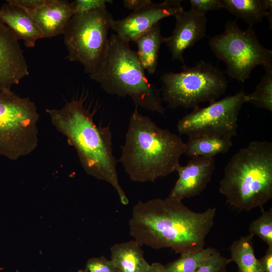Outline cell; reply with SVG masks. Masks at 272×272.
<instances>
[{
    "instance_id": "obj_23",
    "label": "cell",
    "mask_w": 272,
    "mask_h": 272,
    "mask_svg": "<svg viewBox=\"0 0 272 272\" xmlns=\"http://www.w3.org/2000/svg\"><path fill=\"white\" fill-rule=\"evenodd\" d=\"M265 73L255 90L245 95V102L272 111V67L264 69Z\"/></svg>"
},
{
    "instance_id": "obj_12",
    "label": "cell",
    "mask_w": 272,
    "mask_h": 272,
    "mask_svg": "<svg viewBox=\"0 0 272 272\" xmlns=\"http://www.w3.org/2000/svg\"><path fill=\"white\" fill-rule=\"evenodd\" d=\"M29 74L18 39L0 20V91L11 90Z\"/></svg>"
},
{
    "instance_id": "obj_8",
    "label": "cell",
    "mask_w": 272,
    "mask_h": 272,
    "mask_svg": "<svg viewBox=\"0 0 272 272\" xmlns=\"http://www.w3.org/2000/svg\"><path fill=\"white\" fill-rule=\"evenodd\" d=\"M39 118L29 98L0 91V155L16 160L33 152L38 145Z\"/></svg>"
},
{
    "instance_id": "obj_26",
    "label": "cell",
    "mask_w": 272,
    "mask_h": 272,
    "mask_svg": "<svg viewBox=\"0 0 272 272\" xmlns=\"http://www.w3.org/2000/svg\"><path fill=\"white\" fill-rule=\"evenodd\" d=\"M112 2L110 0H75L72 2V4L75 15L106 7L107 4H111Z\"/></svg>"
},
{
    "instance_id": "obj_11",
    "label": "cell",
    "mask_w": 272,
    "mask_h": 272,
    "mask_svg": "<svg viewBox=\"0 0 272 272\" xmlns=\"http://www.w3.org/2000/svg\"><path fill=\"white\" fill-rule=\"evenodd\" d=\"M180 0H166L162 3L149 1L127 17L114 20L111 28L122 40L134 42L142 34L160 21L169 16L175 17L183 9Z\"/></svg>"
},
{
    "instance_id": "obj_28",
    "label": "cell",
    "mask_w": 272,
    "mask_h": 272,
    "mask_svg": "<svg viewBox=\"0 0 272 272\" xmlns=\"http://www.w3.org/2000/svg\"><path fill=\"white\" fill-rule=\"evenodd\" d=\"M190 10L202 15L209 11L223 9L221 0H190Z\"/></svg>"
},
{
    "instance_id": "obj_31",
    "label": "cell",
    "mask_w": 272,
    "mask_h": 272,
    "mask_svg": "<svg viewBox=\"0 0 272 272\" xmlns=\"http://www.w3.org/2000/svg\"><path fill=\"white\" fill-rule=\"evenodd\" d=\"M149 0H124V6L132 12L139 9L147 4Z\"/></svg>"
},
{
    "instance_id": "obj_24",
    "label": "cell",
    "mask_w": 272,
    "mask_h": 272,
    "mask_svg": "<svg viewBox=\"0 0 272 272\" xmlns=\"http://www.w3.org/2000/svg\"><path fill=\"white\" fill-rule=\"evenodd\" d=\"M261 215L250 224L249 234L257 236L269 247H272V209L264 211Z\"/></svg>"
},
{
    "instance_id": "obj_27",
    "label": "cell",
    "mask_w": 272,
    "mask_h": 272,
    "mask_svg": "<svg viewBox=\"0 0 272 272\" xmlns=\"http://www.w3.org/2000/svg\"><path fill=\"white\" fill-rule=\"evenodd\" d=\"M86 269L88 272H118L111 260L104 256L90 258L87 262Z\"/></svg>"
},
{
    "instance_id": "obj_6",
    "label": "cell",
    "mask_w": 272,
    "mask_h": 272,
    "mask_svg": "<svg viewBox=\"0 0 272 272\" xmlns=\"http://www.w3.org/2000/svg\"><path fill=\"white\" fill-rule=\"evenodd\" d=\"M179 73L163 74L162 100L173 109L195 108L202 102H214L224 94L227 81L224 73L200 60L192 67L184 65Z\"/></svg>"
},
{
    "instance_id": "obj_22",
    "label": "cell",
    "mask_w": 272,
    "mask_h": 272,
    "mask_svg": "<svg viewBox=\"0 0 272 272\" xmlns=\"http://www.w3.org/2000/svg\"><path fill=\"white\" fill-rule=\"evenodd\" d=\"M216 249L211 247L180 254V257L164 266L166 272H194Z\"/></svg>"
},
{
    "instance_id": "obj_3",
    "label": "cell",
    "mask_w": 272,
    "mask_h": 272,
    "mask_svg": "<svg viewBox=\"0 0 272 272\" xmlns=\"http://www.w3.org/2000/svg\"><path fill=\"white\" fill-rule=\"evenodd\" d=\"M119 161L130 179L153 182L176 171L185 143L169 129L159 127L136 107L130 116Z\"/></svg>"
},
{
    "instance_id": "obj_10",
    "label": "cell",
    "mask_w": 272,
    "mask_h": 272,
    "mask_svg": "<svg viewBox=\"0 0 272 272\" xmlns=\"http://www.w3.org/2000/svg\"><path fill=\"white\" fill-rule=\"evenodd\" d=\"M245 93L240 91L205 107H197L180 119L177 129L188 137L212 134L232 138L237 134L238 118L245 102Z\"/></svg>"
},
{
    "instance_id": "obj_15",
    "label": "cell",
    "mask_w": 272,
    "mask_h": 272,
    "mask_svg": "<svg viewBox=\"0 0 272 272\" xmlns=\"http://www.w3.org/2000/svg\"><path fill=\"white\" fill-rule=\"evenodd\" d=\"M29 14L44 38L63 34L75 13L72 2L66 0H48L47 3Z\"/></svg>"
},
{
    "instance_id": "obj_25",
    "label": "cell",
    "mask_w": 272,
    "mask_h": 272,
    "mask_svg": "<svg viewBox=\"0 0 272 272\" xmlns=\"http://www.w3.org/2000/svg\"><path fill=\"white\" fill-rule=\"evenodd\" d=\"M231 262L230 259L216 250L194 272H226L227 265Z\"/></svg>"
},
{
    "instance_id": "obj_13",
    "label": "cell",
    "mask_w": 272,
    "mask_h": 272,
    "mask_svg": "<svg viewBox=\"0 0 272 272\" xmlns=\"http://www.w3.org/2000/svg\"><path fill=\"white\" fill-rule=\"evenodd\" d=\"M215 168L213 158H191L186 165L178 167V178L168 196L182 201L200 194L211 181Z\"/></svg>"
},
{
    "instance_id": "obj_32",
    "label": "cell",
    "mask_w": 272,
    "mask_h": 272,
    "mask_svg": "<svg viewBox=\"0 0 272 272\" xmlns=\"http://www.w3.org/2000/svg\"><path fill=\"white\" fill-rule=\"evenodd\" d=\"M148 272H166L164 265L159 262H154L150 264Z\"/></svg>"
},
{
    "instance_id": "obj_14",
    "label": "cell",
    "mask_w": 272,
    "mask_h": 272,
    "mask_svg": "<svg viewBox=\"0 0 272 272\" xmlns=\"http://www.w3.org/2000/svg\"><path fill=\"white\" fill-rule=\"evenodd\" d=\"M175 25L171 36L165 42L173 59L181 61L183 65L184 51L206 36L207 19L206 15L191 10H183L175 17Z\"/></svg>"
},
{
    "instance_id": "obj_1",
    "label": "cell",
    "mask_w": 272,
    "mask_h": 272,
    "mask_svg": "<svg viewBox=\"0 0 272 272\" xmlns=\"http://www.w3.org/2000/svg\"><path fill=\"white\" fill-rule=\"evenodd\" d=\"M216 212L214 208L195 212L169 197L140 200L132 210L129 232L141 246L170 248L179 254L194 252L204 248Z\"/></svg>"
},
{
    "instance_id": "obj_2",
    "label": "cell",
    "mask_w": 272,
    "mask_h": 272,
    "mask_svg": "<svg viewBox=\"0 0 272 272\" xmlns=\"http://www.w3.org/2000/svg\"><path fill=\"white\" fill-rule=\"evenodd\" d=\"M84 101L81 97L67 102L61 109H47L46 111L52 124L75 149L87 174L110 184L120 202L127 205L129 200L118 178L111 131L108 126L96 125L94 112Z\"/></svg>"
},
{
    "instance_id": "obj_16",
    "label": "cell",
    "mask_w": 272,
    "mask_h": 272,
    "mask_svg": "<svg viewBox=\"0 0 272 272\" xmlns=\"http://www.w3.org/2000/svg\"><path fill=\"white\" fill-rule=\"evenodd\" d=\"M0 20L27 47L35 46L42 34L30 15L15 6L6 2L0 7Z\"/></svg>"
},
{
    "instance_id": "obj_5",
    "label": "cell",
    "mask_w": 272,
    "mask_h": 272,
    "mask_svg": "<svg viewBox=\"0 0 272 272\" xmlns=\"http://www.w3.org/2000/svg\"><path fill=\"white\" fill-rule=\"evenodd\" d=\"M90 77L107 93L129 97L136 107L164 113L160 91L147 79L136 51L130 48L129 43L116 34L109 37L103 61Z\"/></svg>"
},
{
    "instance_id": "obj_33",
    "label": "cell",
    "mask_w": 272,
    "mask_h": 272,
    "mask_svg": "<svg viewBox=\"0 0 272 272\" xmlns=\"http://www.w3.org/2000/svg\"><path fill=\"white\" fill-rule=\"evenodd\" d=\"M78 272H88V271L85 269H80Z\"/></svg>"
},
{
    "instance_id": "obj_9",
    "label": "cell",
    "mask_w": 272,
    "mask_h": 272,
    "mask_svg": "<svg viewBox=\"0 0 272 272\" xmlns=\"http://www.w3.org/2000/svg\"><path fill=\"white\" fill-rule=\"evenodd\" d=\"M209 43L216 56L226 64L227 75L239 82L247 80L257 65L272 67V51L260 44L252 28L242 30L236 21H228L223 32L211 37Z\"/></svg>"
},
{
    "instance_id": "obj_30",
    "label": "cell",
    "mask_w": 272,
    "mask_h": 272,
    "mask_svg": "<svg viewBox=\"0 0 272 272\" xmlns=\"http://www.w3.org/2000/svg\"><path fill=\"white\" fill-rule=\"evenodd\" d=\"M258 261L261 272H272V247H268L264 256Z\"/></svg>"
},
{
    "instance_id": "obj_21",
    "label": "cell",
    "mask_w": 272,
    "mask_h": 272,
    "mask_svg": "<svg viewBox=\"0 0 272 272\" xmlns=\"http://www.w3.org/2000/svg\"><path fill=\"white\" fill-rule=\"evenodd\" d=\"M248 234L233 242L230 247L231 260L236 263L238 272H261L255 255L252 238Z\"/></svg>"
},
{
    "instance_id": "obj_29",
    "label": "cell",
    "mask_w": 272,
    "mask_h": 272,
    "mask_svg": "<svg viewBox=\"0 0 272 272\" xmlns=\"http://www.w3.org/2000/svg\"><path fill=\"white\" fill-rule=\"evenodd\" d=\"M48 1V0H7L6 2L29 14L47 3Z\"/></svg>"
},
{
    "instance_id": "obj_19",
    "label": "cell",
    "mask_w": 272,
    "mask_h": 272,
    "mask_svg": "<svg viewBox=\"0 0 272 272\" xmlns=\"http://www.w3.org/2000/svg\"><path fill=\"white\" fill-rule=\"evenodd\" d=\"M165 38L162 35L160 24L158 23L133 42L138 47L136 53L138 59L149 74H153L156 71L160 47L165 42Z\"/></svg>"
},
{
    "instance_id": "obj_7",
    "label": "cell",
    "mask_w": 272,
    "mask_h": 272,
    "mask_svg": "<svg viewBox=\"0 0 272 272\" xmlns=\"http://www.w3.org/2000/svg\"><path fill=\"white\" fill-rule=\"evenodd\" d=\"M114 20L107 7L74 15L62 34L67 58L81 63L86 73H95L107 50L108 31Z\"/></svg>"
},
{
    "instance_id": "obj_20",
    "label": "cell",
    "mask_w": 272,
    "mask_h": 272,
    "mask_svg": "<svg viewBox=\"0 0 272 272\" xmlns=\"http://www.w3.org/2000/svg\"><path fill=\"white\" fill-rule=\"evenodd\" d=\"M232 146V138L228 137L212 134L188 137L185 143L184 154L190 158H214L218 154L228 153Z\"/></svg>"
},
{
    "instance_id": "obj_18",
    "label": "cell",
    "mask_w": 272,
    "mask_h": 272,
    "mask_svg": "<svg viewBox=\"0 0 272 272\" xmlns=\"http://www.w3.org/2000/svg\"><path fill=\"white\" fill-rule=\"evenodd\" d=\"M223 9L245 21L250 28L266 17L271 27V0H221Z\"/></svg>"
},
{
    "instance_id": "obj_4",
    "label": "cell",
    "mask_w": 272,
    "mask_h": 272,
    "mask_svg": "<svg viewBox=\"0 0 272 272\" xmlns=\"http://www.w3.org/2000/svg\"><path fill=\"white\" fill-rule=\"evenodd\" d=\"M219 191L232 207L249 211L272 198V143L252 141L227 164Z\"/></svg>"
},
{
    "instance_id": "obj_17",
    "label": "cell",
    "mask_w": 272,
    "mask_h": 272,
    "mask_svg": "<svg viewBox=\"0 0 272 272\" xmlns=\"http://www.w3.org/2000/svg\"><path fill=\"white\" fill-rule=\"evenodd\" d=\"M110 254L118 272H148L150 267L141 245L135 240L114 245Z\"/></svg>"
}]
</instances>
